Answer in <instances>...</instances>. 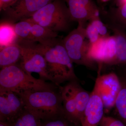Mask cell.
<instances>
[{
    "label": "cell",
    "instance_id": "obj_1",
    "mask_svg": "<svg viewBox=\"0 0 126 126\" xmlns=\"http://www.w3.org/2000/svg\"><path fill=\"white\" fill-rule=\"evenodd\" d=\"M44 57L48 74L53 83L60 87L65 81L78 80L73 63L62 41L56 38L44 44L34 45Z\"/></svg>",
    "mask_w": 126,
    "mask_h": 126
},
{
    "label": "cell",
    "instance_id": "obj_2",
    "mask_svg": "<svg viewBox=\"0 0 126 126\" xmlns=\"http://www.w3.org/2000/svg\"><path fill=\"white\" fill-rule=\"evenodd\" d=\"M16 93L23 100L25 108L43 121L64 117L60 91H24Z\"/></svg>",
    "mask_w": 126,
    "mask_h": 126
},
{
    "label": "cell",
    "instance_id": "obj_3",
    "mask_svg": "<svg viewBox=\"0 0 126 126\" xmlns=\"http://www.w3.org/2000/svg\"><path fill=\"white\" fill-rule=\"evenodd\" d=\"M60 87L25 72L18 63L1 69L0 91L16 93L24 91L56 90Z\"/></svg>",
    "mask_w": 126,
    "mask_h": 126
},
{
    "label": "cell",
    "instance_id": "obj_4",
    "mask_svg": "<svg viewBox=\"0 0 126 126\" xmlns=\"http://www.w3.org/2000/svg\"><path fill=\"white\" fill-rule=\"evenodd\" d=\"M64 0H54L26 19L55 32L67 30L72 22Z\"/></svg>",
    "mask_w": 126,
    "mask_h": 126
},
{
    "label": "cell",
    "instance_id": "obj_5",
    "mask_svg": "<svg viewBox=\"0 0 126 126\" xmlns=\"http://www.w3.org/2000/svg\"><path fill=\"white\" fill-rule=\"evenodd\" d=\"M86 38L85 24L79 23L77 28L65 36L62 42L73 63L93 68L96 63L88 57L89 42L86 41Z\"/></svg>",
    "mask_w": 126,
    "mask_h": 126
},
{
    "label": "cell",
    "instance_id": "obj_6",
    "mask_svg": "<svg viewBox=\"0 0 126 126\" xmlns=\"http://www.w3.org/2000/svg\"><path fill=\"white\" fill-rule=\"evenodd\" d=\"M17 43L19 45L21 51L20 63L18 64L23 70L30 74L32 73H36L39 75L40 79L53 83L47 72L45 58L35 48L34 43Z\"/></svg>",
    "mask_w": 126,
    "mask_h": 126
},
{
    "label": "cell",
    "instance_id": "obj_7",
    "mask_svg": "<svg viewBox=\"0 0 126 126\" xmlns=\"http://www.w3.org/2000/svg\"><path fill=\"white\" fill-rule=\"evenodd\" d=\"M94 86L96 88L102 101L104 112H109L114 108L116 100L122 88V82L116 74L110 73L98 76Z\"/></svg>",
    "mask_w": 126,
    "mask_h": 126
},
{
    "label": "cell",
    "instance_id": "obj_8",
    "mask_svg": "<svg viewBox=\"0 0 126 126\" xmlns=\"http://www.w3.org/2000/svg\"><path fill=\"white\" fill-rule=\"evenodd\" d=\"M117 52L116 42L113 35L100 38L93 44L89 43L88 57L95 63L114 65Z\"/></svg>",
    "mask_w": 126,
    "mask_h": 126
},
{
    "label": "cell",
    "instance_id": "obj_9",
    "mask_svg": "<svg viewBox=\"0 0 126 126\" xmlns=\"http://www.w3.org/2000/svg\"><path fill=\"white\" fill-rule=\"evenodd\" d=\"M53 0H18L4 11L11 21H20L30 18L36 12Z\"/></svg>",
    "mask_w": 126,
    "mask_h": 126
},
{
    "label": "cell",
    "instance_id": "obj_10",
    "mask_svg": "<svg viewBox=\"0 0 126 126\" xmlns=\"http://www.w3.org/2000/svg\"><path fill=\"white\" fill-rule=\"evenodd\" d=\"M67 3L72 21L85 24L99 15V11L92 0H64Z\"/></svg>",
    "mask_w": 126,
    "mask_h": 126
},
{
    "label": "cell",
    "instance_id": "obj_11",
    "mask_svg": "<svg viewBox=\"0 0 126 126\" xmlns=\"http://www.w3.org/2000/svg\"><path fill=\"white\" fill-rule=\"evenodd\" d=\"M104 112L103 103L94 86L84 111L81 126H99L104 115Z\"/></svg>",
    "mask_w": 126,
    "mask_h": 126
},
{
    "label": "cell",
    "instance_id": "obj_12",
    "mask_svg": "<svg viewBox=\"0 0 126 126\" xmlns=\"http://www.w3.org/2000/svg\"><path fill=\"white\" fill-rule=\"evenodd\" d=\"M62 97L63 116L74 126H81L77 115L76 103L69 83L60 87Z\"/></svg>",
    "mask_w": 126,
    "mask_h": 126
},
{
    "label": "cell",
    "instance_id": "obj_13",
    "mask_svg": "<svg viewBox=\"0 0 126 126\" xmlns=\"http://www.w3.org/2000/svg\"><path fill=\"white\" fill-rule=\"evenodd\" d=\"M5 94L3 99L5 107V111L11 123L20 115L25 109V105L23 100L17 94L11 91H0Z\"/></svg>",
    "mask_w": 126,
    "mask_h": 126
},
{
    "label": "cell",
    "instance_id": "obj_14",
    "mask_svg": "<svg viewBox=\"0 0 126 126\" xmlns=\"http://www.w3.org/2000/svg\"><path fill=\"white\" fill-rule=\"evenodd\" d=\"M109 27L113 33L116 42L115 65L126 66V31L114 23L110 25Z\"/></svg>",
    "mask_w": 126,
    "mask_h": 126
},
{
    "label": "cell",
    "instance_id": "obj_15",
    "mask_svg": "<svg viewBox=\"0 0 126 126\" xmlns=\"http://www.w3.org/2000/svg\"><path fill=\"white\" fill-rule=\"evenodd\" d=\"M76 103L77 115L80 125L84 113L89 99L91 93H89L78 83V80L69 82Z\"/></svg>",
    "mask_w": 126,
    "mask_h": 126
},
{
    "label": "cell",
    "instance_id": "obj_16",
    "mask_svg": "<svg viewBox=\"0 0 126 126\" xmlns=\"http://www.w3.org/2000/svg\"><path fill=\"white\" fill-rule=\"evenodd\" d=\"M21 55L20 46L17 42L0 49L1 69L17 64L20 61Z\"/></svg>",
    "mask_w": 126,
    "mask_h": 126
},
{
    "label": "cell",
    "instance_id": "obj_17",
    "mask_svg": "<svg viewBox=\"0 0 126 126\" xmlns=\"http://www.w3.org/2000/svg\"><path fill=\"white\" fill-rule=\"evenodd\" d=\"M31 22V33L34 43L38 42L39 44H43L57 38V32L36 23Z\"/></svg>",
    "mask_w": 126,
    "mask_h": 126
},
{
    "label": "cell",
    "instance_id": "obj_18",
    "mask_svg": "<svg viewBox=\"0 0 126 126\" xmlns=\"http://www.w3.org/2000/svg\"><path fill=\"white\" fill-rule=\"evenodd\" d=\"M18 38L15 31L14 24L10 22L1 23L0 25V49L16 43Z\"/></svg>",
    "mask_w": 126,
    "mask_h": 126
},
{
    "label": "cell",
    "instance_id": "obj_19",
    "mask_svg": "<svg viewBox=\"0 0 126 126\" xmlns=\"http://www.w3.org/2000/svg\"><path fill=\"white\" fill-rule=\"evenodd\" d=\"M32 23L27 19L20 21L14 24L17 42L33 43L31 33Z\"/></svg>",
    "mask_w": 126,
    "mask_h": 126
},
{
    "label": "cell",
    "instance_id": "obj_20",
    "mask_svg": "<svg viewBox=\"0 0 126 126\" xmlns=\"http://www.w3.org/2000/svg\"><path fill=\"white\" fill-rule=\"evenodd\" d=\"M42 122L39 118L25 109L11 124V126H41Z\"/></svg>",
    "mask_w": 126,
    "mask_h": 126
},
{
    "label": "cell",
    "instance_id": "obj_21",
    "mask_svg": "<svg viewBox=\"0 0 126 126\" xmlns=\"http://www.w3.org/2000/svg\"><path fill=\"white\" fill-rule=\"evenodd\" d=\"M117 117L126 125V83L122 82V87L114 106Z\"/></svg>",
    "mask_w": 126,
    "mask_h": 126
},
{
    "label": "cell",
    "instance_id": "obj_22",
    "mask_svg": "<svg viewBox=\"0 0 126 126\" xmlns=\"http://www.w3.org/2000/svg\"><path fill=\"white\" fill-rule=\"evenodd\" d=\"M114 24L118 25L126 31V3L118 6L112 13Z\"/></svg>",
    "mask_w": 126,
    "mask_h": 126
},
{
    "label": "cell",
    "instance_id": "obj_23",
    "mask_svg": "<svg viewBox=\"0 0 126 126\" xmlns=\"http://www.w3.org/2000/svg\"><path fill=\"white\" fill-rule=\"evenodd\" d=\"M89 21L96 29L101 37H106L109 35L107 27L101 20L99 15L93 18Z\"/></svg>",
    "mask_w": 126,
    "mask_h": 126
},
{
    "label": "cell",
    "instance_id": "obj_24",
    "mask_svg": "<svg viewBox=\"0 0 126 126\" xmlns=\"http://www.w3.org/2000/svg\"><path fill=\"white\" fill-rule=\"evenodd\" d=\"M86 31L87 38L90 44L95 43L102 38L96 29L90 23L86 27Z\"/></svg>",
    "mask_w": 126,
    "mask_h": 126
},
{
    "label": "cell",
    "instance_id": "obj_25",
    "mask_svg": "<svg viewBox=\"0 0 126 126\" xmlns=\"http://www.w3.org/2000/svg\"><path fill=\"white\" fill-rule=\"evenodd\" d=\"M99 126H126V125L117 118L104 115Z\"/></svg>",
    "mask_w": 126,
    "mask_h": 126
},
{
    "label": "cell",
    "instance_id": "obj_26",
    "mask_svg": "<svg viewBox=\"0 0 126 126\" xmlns=\"http://www.w3.org/2000/svg\"><path fill=\"white\" fill-rule=\"evenodd\" d=\"M41 126H74L64 118L60 117L56 119L44 121Z\"/></svg>",
    "mask_w": 126,
    "mask_h": 126
},
{
    "label": "cell",
    "instance_id": "obj_27",
    "mask_svg": "<svg viewBox=\"0 0 126 126\" xmlns=\"http://www.w3.org/2000/svg\"><path fill=\"white\" fill-rule=\"evenodd\" d=\"M18 0H0V11L6 10L11 7Z\"/></svg>",
    "mask_w": 126,
    "mask_h": 126
},
{
    "label": "cell",
    "instance_id": "obj_28",
    "mask_svg": "<svg viewBox=\"0 0 126 126\" xmlns=\"http://www.w3.org/2000/svg\"><path fill=\"white\" fill-rule=\"evenodd\" d=\"M116 3L117 7L126 3V0H116Z\"/></svg>",
    "mask_w": 126,
    "mask_h": 126
},
{
    "label": "cell",
    "instance_id": "obj_29",
    "mask_svg": "<svg viewBox=\"0 0 126 126\" xmlns=\"http://www.w3.org/2000/svg\"><path fill=\"white\" fill-rule=\"evenodd\" d=\"M0 126H11V124L8 122L0 121Z\"/></svg>",
    "mask_w": 126,
    "mask_h": 126
},
{
    "label": "cell",
    "instance_id": "obj_30",
    "mask_svg": "<svg viewBox=\"0 0 126 126\" xmlns=\"http://www.w3.org/2000/svg\"><path fill=\"white\" fill-rule=\"evenodd\" d=\"M101 2H108L109 1L111 0H99Z\"/></svg>",
    "mask_w": 126,
    "mask_h": 126
}]
</instances>
